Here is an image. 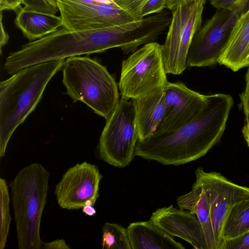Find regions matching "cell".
<instances>
[{
  "mask_svg": "<svg viewBox=\"0 0 249 249\" xmlns=\"http://www.w3.org/2000/svg\"><path fill=\"white\" fill-rule=\"evenodd\" d=\"M233 104L229 94L208 95L204 109L196 119L173 131L138 140L134 156L174 165L203 157L222 136Z\"/></svg>",
  "mask_w": 249,
  "mask_h": 249,
  "instance_id": "cell-1",
  "label": "cell"
},
{
  "mask_svg": "<svg viewBox=\"0 0 249 249\" xmlns=\"http://www.w3.org/2000/svg\"><path fill=\"white\" fill-rule=\"evenodd\" d=\"M64 61L63 58L35 64L0 82V158L4 156L13 132L35 110L48 83Z\"/></svg>",
  "mask_w": 249,
  "mask_h": 249,
  "instance_id": "cell-2",
  "label": "cell"
},
{
  "mask_svg": "<svg viewBox=\"0 0 249 249\" xmlns=\"http://www.w3.org/2000/svg\"><path fill=\"white\" fill-rule=\"evenodd\" d=\"M50 173L40 163L22 169L9 184L19 249H41L42 215L47 201Z\"/></svg>",
  "mask_w": 249,
  "mask_h": 249,
  "instance_id": "cell-3",
  "label": "cell"
},
{
  "mask_svg": "<svg viewBox=\"0 0 249 249\" xmlns=\"http://www.w3.org/2000/svg\"><path fill=\"white\" fill-rule=\"evenodd\" d=\"M63 83L74 102L81 101L107 120L118 105V87L107 68L87 56L67 58L62 67Z\"/></svg>",
  "mask_w": 249,
  "mask_h": 249,
  "instance_id": "cell-4",
  "label": "cell"
},
{
  "mask_svg": "<svg viewBox=\"0 0 249 249\" xmlns=\"http://www.w3.org/2000/svg\"><path fill=\"white\" fill-rule=\"evenodd\" d=\"M162 45L145 44L122 62L119 89L121 98L137 99L164 88L168 82Z\"/></svg>",
  "mask_w": 249,
  "mask_h": 249,
  "instance_id": "cell-5",
  "label": "cell"
},
{
  "mask_svg": "<svg viewBox=\"0 0 249 249\" xmlns=\"http://www.w3.org/2000/svg\"><path fill=\"white\" fill-rule=\"evenodd\" d=\"M135 106L132 99L121 98L99 139L100 158L117 167L124 168L132 160L138 140Z\"/></svg>",
  "mask_w": 249,
  "mask_h": 249,
  "instance_id": "cell-6",
  "label": "cell"
},
{
  "mask_svg": "<svg viewBox=\"0 0 249 249\" xmlns=\"http://www.w3.org/2000/svg\"><path fill=\"white\" fill-rule=\"evenodd\" d=\"M205 0L181 4L172 11L162 57L167 74H181L187 68L189 48L201 26Z\"/></svg>",
  "mask_w": 249,
  "mask_h": 249,
  "instance_id": "cell-7",
  "label": "cell"
},
{
  "mask_svg": "<svg viewBox=\"0 0 249 249\" xmlns=\"http://www.w3.org/2000/svg\"><path fill=\"white\" fill-rule=\"evenodd\" d=\"M242 13L238 8L217 9L195 35L188 53L187 66L202 67L218 63L231 30Z\"/></svg>",
  "mask_w": 249,
  "mask_h": 249,
  "instance_id": "cell-8",
  "label": "cell"
},
{
  "mask_svg": "<svg viewBox=\"0 0 249 249\" xmlns=\"http://www.w3.org/2000/svg\"><path fill=\"white\" fill-rule=\"evenodd\" d=\"M63 27L72 31L108 28L136 20L115 1L58 0Z\"/></svg>",
  "mask_w": 249,
  "mask_h": 249,
  "instance_id": "cell-9",
  "label": "cell"
},
{
  "mask_svg": "<svg viewBox=\"0 0 249 249\" xmlns=\"http://www.w3.org/2000/svg\"><path fill=\"white\" fill-rule=\"evenodd\" d=\"M196 181L208 195L215 249H221L222 232L229 211L236 202L249 197V188L228 180L221 174L204 171L198 167L195 171Z\"/></svg>",
  "mask_w": 249,
  "mask_h": 249,
  "instance_id": "cell-10",
  "label": "cell"
},
{
  "mask_svg": "<svg viewBox=\"0 0 249 249\" xmlns=\"http://www.w3.org/2000/svg\"><path fill=\"white\" fill-rule=\"evenodd\" d=\"M102 178L98 167L86 161L70 167L55 186L54 194L58 205L70 210L94 206L99 196Z\"/></svg>",
  "mask_w": 249,
  "mask_h": 249,
  "instance_id": "cell-11",
  "label": "cell"
},
{
  "mask_svg": "<svg viewBox=\"0 0 249 249\" xmlns=\"http://www.w3.org/2000/svg\"><path fill=\"white\" fill-rule=\"evenodd\" d=\"M164 92L167 114L153 135L173 131L192 122L202 113L208 98L182 82H168Z\"/></svg>",
  "mask_w": 249,
  "mask_h": 249,
  "instance_id": "cell-12",
  "label": "cell"
},
{
  "mask_svg": "<svg viewBox=\"0 0 249 249\" xmlns=\"http://www.w3.org/2000/svg\"><path fill=\"white\" fill-rule=\"evenodd\" d=\"M150 221L172 236L187 241L194 248L209 249L207 238L196 215L172 205L158 209L153 212Z\"/></svg>",
  "mask_w": 249,
  "mask_h": 249,
  "instance_id": "cell-13",
  "label": "cell"
},
{
  "mask_svg": "<svg viewBox=\"0 0 249 249\" xmlns=\"http://www.w3.org/2000/svg\"><path fill=\"white\" fill-rule=\"evenodd\" d=\"M164 88L143 97L132 99L136 109L138 141H143L152 136L166 117L167 107Z\"/></svg>",
  "mask_w": 249,
  "mask_h": 249,
  "instance_id": "cell-14",
  "label": "cell"
},
{
  "mask_svg": "<svg viewBox=\"0 0 249 249\" xmlns=\"http://www.w3.org/2000/svg\"><path fill=\"white\" fill-rule=\"evenodd\" d=\"M249 58V7L238 18L218 64L236 71L248 67Z\"/></svg>",
  "mask_w": 249,
  "mask_h": 249,
  "instance_id": "cell-15",
  "label": "cell"
},
{
  "mask_svg": "<svg viewBox=\"0 0 249 249\" xmlns=\"http://www.w3.org/2000/svg\"><path fill=\"white\" fill-rule=\"evenodd\" d=\"M131 249H184L173 236L151 221L130 223L126 228Z\"/></svg>",
  "mask_w": 249,
  "mask_h": 249,
  "instance_id": "cell-16",
  "label": "cell"
},
{
  "mask_svg": "<svg viewBox=\"0 0 249 249\" xmlns=\"http://www.w3.org/2000/svg\"><path fill=\"white\" fill-rule=\"evenodd\" d=\"M16 12L15 25L31 41L45 36L63 26L60 16L30 11L24 7Z\"/></svg>",
  "mask_w": 249,
  "mask_h": 249,
  "instance_id": "cell-17",
  "label": "cell"
},
{
  "mask_svg": "<svg viewBox=\"0 0 249 249\" xmlns=\"http://www.w3.org/2000/svg\"><path fill=\"white\" fill-rule=\"evenodd\" d=\"M177 204L182 210H187L196 215L205 232L209 249H215L212 227L210 204L207 194L196 180L192 190L177 198Z\"/></svg>",
  "mask_w": 249,
  "mask_h": 249,
  "instance_id": "cell-18",
  "label": "cell"
},
{
  "mask_svg": "<svg viewBox=\"0 0 249 249\" xmlns=\"http://www.w3.org/2000/svg\"><path fill=\"white\" fill-rule=\"evenodd\" d=\"M249 230V197L235 203L230 209L222 232L223 240L236 237Z\"/></svg>",
  "mask_w": 249,
  "mask_h": 249,
  "instance_id": "cell-19",
  "label": "cell"
},
{
  "mask_svg": "<svg viewBox=\"0 0 249 249\" xmlns=\"http://www.w3.org/2000/svg\"><path fill=\"white\" fill-rule=\"evenodd\" d=\"M101 246L103 249H131L127 229L106 222L102 229Z\"/></svg>",
  "mask_w": 249,
  "mask_h": 249,
  "instance_id": "cell-20",
  "label": "cell"
},
{
  "mask_svg": "<svg viewBox=\"0 0 249 249\" xmlns=\"http://www.w3.org/2000/svg\"><path fill=\"white\" fill-rule=\"evenodd\" d=\"M0 249H4L7 241L11 217L8 187L6 180L2 178H0Z\"/></svg>",
  "mask_w": 249,
  "mask_h": 249,
  "instance_id": "cell-21",
  "label": "cell"
},
{
  "mask_svg": "<svg viewBox=\"0 0 249 249\" xmlns=\"http://www.w3.org/2000/svg\"><path fill=\"white\" fill-rule=\"evenodd\" d=\"M22 4L28 10L46 14L55 15L58 11L57 7L46 0H23Z\"/></svg>",
  "mask_w": 249,
  "mask_h": 249,
  "instance_id": "cell-22",
  "label": "cell"
},
{
  "mask_svg": "<svg viewBox=\"0 0 249 249\" xmlns=\"http://www.w3.org/2000/svg\"><path fill=\"white\" fill-rule=\"evenodd\" d=\"M148 0H114L122 9L136 20L141 19L142 9Z\"/></svg>",
  "mask_w": 249,
  "mask_h": 249,
  "instance_id": "cell-23",
  "label": "cell"
},
{
  "mask_svg": "<svg viewBox=\"0 0 249 249\" xmlns=\"http://www.w3.org/2000/svg\"><path fill=\"white\" fill-rule=\"evenodd\" d=\"M221 249H249V230L236 237L224 240Z\"/></svg>",
  "mask_w": 249,
  "mask_h": 249,
  "instance_id": "cell-24",
  "label": "cell"
},
{
  "mask_svg": "<svg viewBox=\"0 0 249 249\" xmlns=\"http://www.w3.org/2000/svg\"><path fill=\"white\" fill-rule=\"evenodd\" d=\"M166 2L167 0H148L142 9L140 18L163 11L166 8Z\"/></svg>",
  "mask_w": 249,
  "mask_h": 249,
  "instance_id": "cell-25",
  "label": "cell"
},
{
  "mask_svg": "<svg viewBox=\"0 0 249 249\" xmlns=\"http://www.w3.org/2000/svg\"><path fill=\"white\" fill-rule=\"evenodd\" d=\"M211 5L216 9L232 10L237 6L247 8L249 0H210Z\"/></svg>",
  "mask_w": 249,
  "mask_h": 249,
  "instance_id": "cell-26",
  "label": "cell"
},
{
  "mask_svg": "<svg viewBox=\"0 0 249 249\" xmlns=\"http://www.w3.org/2000/svg\"><path fill=\"white\" fill-rule=\"evenodd\" d=\"M240 97L246 123L249 121V68L246 74L245 89Z\"/></svg>",
  "mask_w": 249,
  "mask_h": 249,
  "instance_id": "cell-27",
  "label": "cell"
},
{
  "mask_svg": "<svg viewBox=\"0 0 249 249\" xmlns=\"http://www.w3.org/2000/svg\"><path fill=\"white\" fill-rule=\"evenodd\" d=\"M22 3L23 0H0V11L12 10L17 11Z\"/></svg>",
  "mask_w": 249,
  "mask_h": 249,
  "instance_id": "cell-28",
  "label": "cell"
},
{
  "mask_svg": "<svg viewBox=\"0 0 249 249\" xmlns=\"http://www.w3.org/2000/svg\"><path fill=\"white\" fill-rule=\"evenodd\" d=\"M71 248L63 239H57L49 242H43L41 249H70Z\"/></svg>",
  "mask_w": 249,
  "mask_h": 249,
  "instance_id": "cell-29",
  "label": "cell"
},
{
  "mask_svg": "<svg viewBox=\"0 0 249 249\" xmlns=\"http://www.w3.org/2000/svg\"><path fill=\"white\" fill-rule=\"evenodd\" d=\"M2 12H0V50L1 54L2 48L5 46L9 39V35L5 31L2 23Z\"/></svg>",
  "mask_w": 249,
  "mask_h": 249,
  "instance_id": "cell-30",
  "label": "cell"
},
{
  "mask_svg": "<svg viewBox=\"0 0 249 249\" xmlns=\"http://www.w3.org/2000/svg\"><path fill=\"white\" fill-rule=\"evenodd\" d=\"M198 0H167L166 8L172 11L181 4Z\"/></svg>",
  "mask_w": 249,
  "mask_h": 249,
  "instance_id": "cell-31",
  "label": "cell"
},
{
  "mask_svg": "<svg viewBox=\"0 0 249 249\" xmlns=\"http://www.w3.org/2000/svg\"><path fill=\"white\" fill-rule=\"evenodd\" d=\"M82 212L86 215L92 216L96 213V211L93 205H85L82 208Z\"/></svg>",
  "mask_w": 249,
  "mask_h": 249,
  "instance_id": "cell-32",
  "label": "cell"
},
{
  "mask_svg": "<svg viewBox=\"0 0 249 249\" xmlns=\"http://www.w3.org/2000/svg\"><path fill=\"white\" fill-rule=\"evenodd\" d=\"M242 131L247 145L249 147V121L245 123Z\"/></svg>",
  "mask_w": 249,
  "mask_h": 249,
  "instance_id": "cell-33",
  "label": "cell"
},
{
  "mask_svg": "<svg viewBox=\"0 0 249 249\" xmlns=\"http://www.w3.org/2000/svg\"><path fill=\"white\" fill-rule=\"evenodd\" d=\"M249 66V58L248 59V67Z\"/></svg>",
  "mask_w": 249,
  "mask_h": 249,
  "instance_id": "cell-34",
  "label": "cell"
}]
</instances>
